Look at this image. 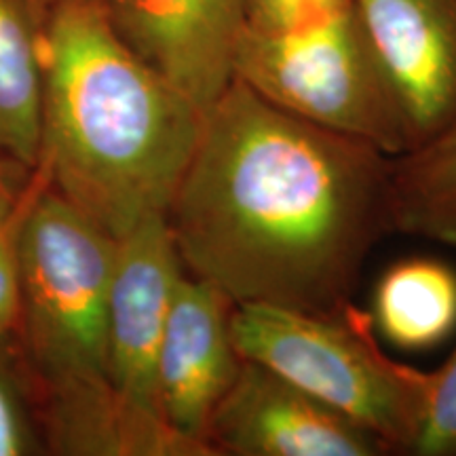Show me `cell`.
Returning <instances> with one entry per match:
<instances>
[{
    "label": "cell",
    "instance_id": "obj_7",
    "mask_svg": "<svg viewBox=\"0 0 456 456\" xmlns=\"http://www.w3.org/2000/svg\"><path fill=\"white\" fill-rule=\"evenodd\" d=\"M184 273L167 216H151L117 239L106 311L108 380L152 410H159V345Z\"/></svg>",
    "mask_w": 456,
    "mask_h": 456
},
{
    "label": "cell",
    "instance_id": "obj_17",
    "mask_svg": "<svg viewBox=\"0 0 456 456\" xmlns=\"http://www.w3.org/2000/svg\"><path fill=\"white\" fill-rule=\"evenodd\" d=\"M21 208L0 224V336L15 326L21 313L20 260H17V226Z\"/></svg>",
    "mask_w": 456,
    "mask_h": 456
},
{
    "label": "cell",
    "instance_id": "obj_5",
    "mask_svg": "<svg viewBox=\"0 0 456 456\" xmlns=\"http://www.w3.org/2000/svg\"><path fill=\"white\" fill-rule=\"evenodd\" d=\"M114 252L117 239L47 180L21 208L20 315L53 389L108 380L106 311Z\"/></svg>",
    "mask_w": 456,
    "mask_h": 456
},
{
    "label": "cell",
    "instance_id": "obj_11",
    "mask_svg": "<svg viewBox=\"0 0 456 456\" xmlns=\"http://www.w3.org/2000/svg\"><path fill=\"white\" fill-rule=\"evenodd\" d=\"M53 391L57 436L70 452L212 456L205 444L175 431L159 410L131 402L110 380Z\"/></svg>",
    "mask_w": 456,
    "mask_h": 456
},
{
    "label": "cell",
    "instance_id": "obj_6",
    "mask_svg": "<svg viewBox=\"0 0 456 456\" xmlns=\"http://www.w3.org/2000/svg\"><path fill=\"white\" fill-rule=\"evenodd\" d=\"M214 456H383L374 433L243 359L205 429Z\"/></svg>",
    "mask_w": 456,
    "mask_h": 456
},
{
    "label": "cell",
    "instance_id": "obj_16",
    "mask_svg": "<svg viewBox=\"0 0 456 456\" xmlns=\"http://www.w3.org/2000/svg\"><path fill=\"white\" fill-rule=\"evenodd\" d=\"M353 0H243L245 28L288 30L346 7Z\"/></svg>",
    "mask_w": 456,
    "mask_h": 456
},
{
    "label": "cell",
    "instance_id": "obj_3",
    "mask_svg": "<svg viewBox=\"0 0 456 456\" xmlns=\"http://www.w3.org/2000/svg\"><path fill=\"white\" fill-rule=\"evenodd\" d=\"M231 334L243 359L374 433L389 452L412 454L425 420L427 372L380 349L368 311L353 302L336 313L235 305Z\"/></svg>",
    "mask_w": 456,
    "mask_h": 456
},
{
    "label": "cell",
    "instance_id": "obj_18",
    "mask_svg": "<svg viewBox=\"0 0 456 456\" xmlns=\"http://www.w3.org/2000/svg\"><path fill=\"white\" fill-rule=\"evenodd\" d=\"M30 448V427L11 380L0 372V456H21Z\"/></svg>",
    "mask_w": 456,
    "mask_h": 456
},
{
    "label": "cell",
    "instance_id": "obj_14",
    "mask_svg": "<svg viewBox=\"0 0 456 456\" xmlns=\"http://www.w3.org/2000/svg\"><path fill=\"white\" fill-rule=\"evenodd\" d=\"M393 232L456 248V118L391 161Z\"/></svg>",
    "mask_w": 456,
    "mask_h": 456
},
{
    "label": "cell",
    "instance_id": "obj_2",
    "mask_svg": "<svg viewBox=\"0 0 456 456\" xmlns=\"http://www.w3.org/2000/svg\"><path fill=\"white\" fill-rule=\"evenodd\" d=\"M203 114L118 37L102 0H55L38 167L114 239L167 216Z\"/></svg>",
    "mask_w": 456,
    "mask_h": 456
},
{
    "label": "cell",
    "instance_id": "obj_15",
    "mask_svg": "<svg viewBox=\"0 0 456 456\" xmlns=\"http://www.w3.org/2000/svg\"><path fill=\"white\" fill-rule=\"evenodd\" d=\"M416 456H456V349L436 372H427L425 420Z\"/></svg>",
    "mask_w": 456,
    "mask_h": 456
},
{
    "label": "cell",
    "instance_id": "obj_9",
    "mask_svg": "<svg viewBox=\"0 0 456 456\" xmlns=\"http://www.w3.org/2000/svg\"><path fill=\"white\" fill-rule=\"evenodd\" d=\"M353 9L423 144L456 118V0H353Z\"/></svg>",
    "mask_w": 456,
    "mask_h": 456
},
{
    "label": "cell",
    "instance_id": "obj_4",
    "mask_svg": "<svg viewBox=\"0 0 456 456\" xmlns=\"http://www.w3.org/2000/svg\"><path fill=\"white\" fill-rule=\"evenodd\" d=\"M235 78L281 110L385 155L410 151L402 104L353 3L288 30L245 28Z\"/></svg>",
    "mask_w": 456,
    "mask_h": 456
},
{
    "label": "cell",
    "instance_id": "obj_8",
    "mask_svg": "<svg viewBox=\"0 0 456 456\" xmlns=\"http://www.w3.org/2000/svg\"><path fill=\"white\" fill-rule=\"evenodd\" d=\"M118 37L205 112L235 78L243 0H102Z\"/></svg>",
    "mask_w": 456,
    "mask_h": 456
},
{
    "label": "cell",
    "instance_id": "obj_1",
    "mask_svg": "<svg viewBox=\"0 0 456 456\" xmlns=\"http://www.w3.org/2000/svg\"><path fill=\"white\" fill-rule=\"evenodd\" d=\"M391 161L232 78L167 209L182 265L232 305L340 311L393 232Z\"/></svg>",
    "mask_w": 456,
    "mask_h": 456
},
{
    "label": "cell",
    "instance_id": "obj_13",
    "mask_svg": "<svg viewBox=\"0 0 456 456\" xmlns=\"http://www.w3.org/2000/svg\"><path fill=\"white\" fill-rule=\"evenodd\" d=\"M370 317L389 345L436 349L456 330V271L427 256L395 262L376 283Z\"/></svg>",
    "mask_w": 456,
    "mask_h": 456
},
{
    "label": "cell",
    "instance_id": "obj_19",
    "mask_svg": "<svg viewBox=\"0 0 456 456\" xmlns=\"http://www.w3.org/2000/svg\"><path fill=\"white\" fill-rule=\"evenodd\" d=\"M13 212H15V208H13V205H11L7 188H4L3 178H0V224H3V222L7 220V218H11V216H13Z\"/></svg>",
    "mask_w": 456,
    "mask_h": 456
},
{
    "label": "cell",
    "instance_id": "obj_12",
    "mask_svg": "<svg viewBox=\"0 0 456 456\" xmlns=\"http://www.w3.org/2000/svg\"><path fill=\"white\" fill-rule=\"evenodd\" d=\"M55 0H0V163L37 167L45 43Z\"/></svg>",
    "mask_w": 456,
    "mask_h": 456
},
{
    "label": "cell",
    "instance_id": "obj_10",
    "mask_svg": "<svg viewBox=\"0 0 456 456\" xmlns=\"http://www.w3.org/2000/svg\"><path fill=\"white\" fill-rule=\"evenodd\" d=\"M232 306L212 283L184 273L159 345V412L175 431L201 444L216 403L243 362L231 334Z\"/></svg>",
    "mask_w": 456,
    "mask_h": 456
}]
</instances>
